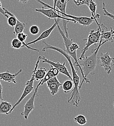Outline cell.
<instances>
[{
  "label": "cell",
  "mask_w": 114,
  "mask_h": 126,
  "mask_svg": "<svg viewBox=\"0 0 114 126\" xmlns=\"http://www.w3.org/2000/svg\"><path fill=\"white\" fill-rule=\"evenodd\" d=\"M57 27L59 30V32L62 37L63 40H64V44L65 46V51L73 58L74 60L75 65L79 67V70H80V66L78 63V60L77 56V50L80 48V47L79 45L73 41L72 39H71L69 38L68 36H66L65 35L64 32L61 29V27L59 25L58 20L57 23Z\"/></svg>",
  "instance_id": "obj_3"
},
{
  "label": "cell",
  "mask_w": 114,
  "mask_h": 126,
  "mask_svg": "<svg viewBox=\"0 0 114 126\" xmlns=\"http://www.w3.org/2000/svg\"><path fill=\"white\" fill-rule=\"evenodd\" d=\"M113 104H114V102H113Z\"/></svg>",
  "instance_id": "obj_32"
},
{
  "label": "cell",
  "mask_w": 114,
  "mask_h": 126,
  "mask_svg": "<svg viewBox=\"0 0 114 126\" xmlns=\"http://www.w3.org/2000/svg\"><path fill=\"white\" fill-rule=\"evenodd\" d=\"M68 1L69 0H58L56 4L55 8L53 7L52 8L60 15L63 13H66V7Z\"/></svg>",
  "instance_id": "obj_13"
},
{
  "label": "cell",
  "mask_w": 114,
  "mask_h": 126,
  "mask_svg": "<svg viewBox=\"0 0 114 126\" xmlns=\"http://www.w3.org/2000/svg\"><path fill=\"white\" fill-rule=\"evenodd\" d=\"M22 71V69H19L15 74H11L9 70H7L5 72L0 73V80H2L4 81L8 82H12L14 84L16 83V78Z\"/></svg>",
  "instance_id": "obj_11"
},
{
  "label": "cell",
  "mask_w": 114,
  "mask_h": 126,
  "mask_svg": "<svg viewBox=\"0 0 114 126\" xmlns=\"http://www.w3.org/2000/svg\"><path fill=\"white\" fill-rule=\"evenodd\" d=\"M100 65L102 66L107 74H110L114 65V57H111L109 53L101 52L98 57Z\"/></svg>",
  "instance_id": "obj_7"
},
{
  "label": "cell",
  "mask_w": 114,
  "mask_h": 126,
  "mask_svg": "<svg viewBox=\"0 0 114 126\" xmlns=\"http://www.w3.org/2000/svg\"><path fill=\"white\" fill-rule=\"evenodd\" d=\"M17 1L22 4H25L26 3H27V2L29 1V0H17Z\"/></svg>",
  "instance_id": "obj_29"
},
{
  "label": "cell",
  "mask_w": 114,
  "mask_h": 126,
  "mask_svg": "<svg viewBox=\"0 0 114 126\" xmlns=\"http://www.w3.org/2000/svg\"><path fill=\"white\" fill-rule=\"evenodd\" d=\"M1 101H2V100H1V98H0V102H1Z\"/></svg>",
  "instance_id": "obj_31"
},
{
  "label": "cell",
  "mask_w": 114,
  "mask_h": 126,
  "mask_svg": "<svg viewBox=\"0 0 114 126\" xmlns=\"http://www.w3.org/2000/svg\"><path fill=\"white\" fill-rule=\"evenodd\" d=\"M38 2L41 3L42 5L45 7H47L49 8L48 9H45L43 7L40 9H35V11L38 12H39L43 15L46 16L48 17L49 18H53V19H56V18H59V19H64L66 21H72L75 23H77L76 21L74 19L69 18L67 17H65L63 16H61L60 15H59L53 8L52 7L49 6L48 4L44 3V2L42 1L41 0H36Z\"/></svg>",
  "instance_id": "obj_6"
},
{
  "label": "cell",
  "mask_w": 114,
  "mask_h": 126,
  "mask_svg": "<svg viewBox=\"0 0 114 126\" xmlns=\"http://www.w3.org/2000/svg\"><path fill=\"white\" fill-rule=\"evenodd\" d=\"M41 59V56H39L38 57L37 60L36 62L35 63L34 68V69L33 70V73H32V75L31 78L29 80L27 81L25 83V88H24V91H23L22 94H21V96L19 97V98L18 99V100L16 102V103L13 106L11 110L9 112V114H10L12 112V111L14 110V109L15 108V107L17 106L18 104H19L21 103V102L23 100V99H24V98L27 95L29 94L33 91V89H34L33 82H34V80H35V78H34L35 73L36 70L37 69L38 64H39V62H40Z\"/></svg>",
  "instance_id": "obj_5"
},
{
  "label": "cell",
  "mask_w": 114,
  "mask_h": 126,
  "mask_svg": "<svg viewBox=\"0 0 114 126\" xmlns=\"http://www.w3.org/2000/svg\"><path fill=\"white\" fill-rule=\"evenodd\" d=\"M12 107L13 106L10 102L2 100L0 103V113L9 114Z\"/></svg>",
  "instance_id": "obj_14"
},
{
  "label": "cell",
  "mask_w": 114,
  "mask_h": 126,
  "mask_svg": "<svg viewBox=\"0 0 114 126\" xmlns=\"http://www.w3.org/2000/svg\"><path fill=\"white\" fill-rule=\"evenodd\" d=\"M41 80H40L39 83L37 85L35 90L31 96V97L27 100L26 103L24 106V110L21 113V115L23 116L25 119L27 120L28 118V116L30 113L33 111V110L34 109V100L35 96L37 94L38 92V89L39 86L41 85Z\"/></svg>",
  "instance_id": "obj_8"
},
{
  "label": "cell",
  "mask_w": 114,
  "mask_h": 126,
  "mask_svg": "<svg viewBox=\"0 0 114 126\" xmlns=\"http://www.w3.org/2000/svg\"><path fill=\"white\" fill-rule=\"evenodd\" d=\"M54 21H55L54 23L49 28L42 32L41 33V34L35 39L33 40V41H31V42H29L28 43H26L27 45L29 46V45L35 44L39 41H41L42 40H43L44 39L48 38L51 34V33L53 31V30L54 29V28L57 26V23L58 20H57L56 19H54Z\"/></svg>",
  "instance_id": "obj_12"
},
{
  "label": "cell",
  "mask_w": 114,
  "mask_h": 126,
  "mask_svg": "<svg viewBox=\"0 0 114 126\" xmlns=\"http://www.w3.org/2000/svg\"><path fill=\"white\" fill-rule=\"evenodd\" d=\"M46 83L47 87L52 95H54L58 93L59 88L62 85V84L58 80L56 76L49 79Z\"/></svg>",
  "instance_id": "obj_10"
},
{
  "label": "cell",
  "mask_w": 114,
  "mask_h": 126,
  "mask_svg": "<svg viewBox=\"0 0 114 126\" xmlns=\"http://www.w3.org/2000/svg\"><path fill=\"white\" fill-rule=\"evenodd\" d=\"M41 59L42 60V63H49L51 66L57 68L59 70V72L66 76L69 79H70V80H72V77L70 75L69 72H68L66 67L65 66V62H64L63 63H61L59 62L55 63L53 61H52L51 60H49V59H47L44 56H41Z\"/></svg>",
  "instance_id": "obj_9"
},
{
  "label": "cell",
  "mask_w": 114,
  "mask_h": 126,
  "mask_svg": "<svg viewBox=\"0 0 114 126\" xmlns=\"http://www.w3.org/2000/svg\"><path fill=\"white\" fill-rule=\"evenodd\" d=\"M102 41V39L101 38L98 47L92 49V54L90 55L84 56L81 60H78V63L81 68L80 71L82 77V81L79 86V90L81 88L84 82L86 83L90 82L89 79L87 78V76L89 74L95 75V69L98 62V51L100 47L107 42L106 41L103 42Z\"/></svg>",
  "instance_id": "obj_1"
},
{
  "label": "cell",
  "mask_w": 114,
  "mask_h": 126,
  "mask_svg": "<svg viewBox=\"0 0 114 126\" xmlns=\"http://www.w3.org/2000/svg\"><path fill=\"white\" fill-rule=\"evenodd\" d=\"M88 7L91 11V15H92V17L94 19L95 21L96 22V23L98 25L99 23H98L97 21V18H98L100 16L99 14H96V12L97 10V4L96 3L95 0H90Z\"/></svg>",
  "instance_id": "obj_15"
},
{
  "label": "cell",
  "mask_w": 114,
  "mask_h": 126,
  "mask_svg": "<svg viewBox=\"0 0 114 126\" xmlns=\"http://www.w3.org/2000/svg\"><path fill=\"white\" fill-rule=\"evenodd\" d=\"M105 3H104V1H103V6H102V10H103V15L104 16H108L110 18L113 19L114 20V15H113L112 14L109 13L108 11H107L106 8H105Z\"/></svg>",
  "instance_id": "obj_25"
},
{
  "label": "cell",
  "mask_w": 114,
  "mask_h": 126,
  "mask_svg": "<svg viewBox=\"0 0 114 126\" xmlns=\"http://www.w3.org/2000/svg\"><path fill=\"white\" fill-rule=\"evenodd\" d=\"M58 1V0H53V3H54V4H53V8H55V6H56V2H57V1Z\"/></svg>",
  "instance_id": "obj_30"
},
{
  "label": "cell",
  "mask_w": 114,
  "mask_h": 126,
  "mask_svg": "<svg viewBox=\"0 0 114 126\" xmlns=\"http://www.w3.org/2000/svg\"><path fill=\"white\" fill-rule=\"evenodd\" d=\"M26 26V23L21 22L19 20L17 19L16 25L15 26L14 30L13 32L14 34L16 35L18 33L23 32Z\"/></svg>",
  "instance_id": "obj_19"
},
{
  "label": "cell",
  "mask_w": 114,
  "mask_h": 126,
  "mask_svg": "<svg viewBox=\"0 0 114 126\" xmlns=\"http://www.w3.org/2000/svg\"><path fill=\"white\" fill-rule=\"evenodd\" d=\"M62 88L63 90L65 93H67L69 92L70 90H72L74 84L72 80H67L65 81L62 84Z\"/></svg>",
  "instance_id": "obj_20"
},
{
  "label": "cell",
  "mask_w": 114,
  "mask_h": 126,
  "mask_svg": "<svg viewBox=\"0 0 114 126\" xmlns=\"http://www.w3.org/2000/svg\"><path fill=\"white\" fill-rule=\"evenodd\" d=\"M74 3L77 6H80L83 4H85L88 6L90 0H73Z\"/></svg>",
  "instance_id": "obj_24"
},
{
  "label": "cell",
  "mask_w": 114,
  "mask_h": 126,
  "mask_svg": "<svg viewBox=\"0 0 114 126\" xmlns=\"http://www.w3.org/2000/svg\"><path fill=\"white\" fill-rule=\"evenodd\" d=\"M47 73V69L44 67H40L35 71L34 78L37 81L41 80L45 76Z\"/></svg>",
  "instance_id": "obj_18"
},
{
  "label": "cell",
  "mask_w": 114,
  "mask_h": 126,
  "mask_svg": "<svg viewBox=\"0 0 114 126\" xmlns=\"http://www.w3.org/2000/svg\"><path fill=\"white\" fill-rule=\"evenodd\" d=\"M29 30H30V33L32 34L36 35L38 33V32H39V28L37 26L33 25L30 27Z\"/></svg>",
  "instance_id": "obj_26"
},
{
  "label": "cell",
  "mask_w": 114,
  "mask_h": 126,
  "mask_svg": "<svg viewBox=\"0 0 114 126\" xmlns=\"http://www.w3.org/2000/svg\"><path fill=\"white\" fill-rule=\"evenodd\" d=\"M42 43L44 44V47L42 48V51L44 52L47 49H52L54 50L55 51H58L61 54H62L63 56H65L66 59L67 60L68 62L69 63V64L70 65V66L71 67V72H72V81L74 84H78L80 83V78L79 76V75L77 74V71H76L74 66L73 65V63H72L71 59V56L69 55L66 51L65 49H63L61 48L56 47L53 46H52L51 45H49L45 41H43Z\"/></svg>",
  "instance_id": "obj_4"
},
{
  "label": "cell",
  "mask_w": 114,
  "mask_h": 126,
  "mask_svg": "<svg viewBox=\"0 0 114 126\" xmlns=\"http://www.w3.org/2000/svg\"><path fill=\"white\" fill-rule=\"evenodd\" d=\"M0 13L3 15L4 16H5L6 18H8L9 16H8L7 14H6L4 11V10L3 9V8L2 7V4H1V2L0 0Z\"/></svg>",
  "instance_id": "obj_27"
},
{
  "label": "cell",
  "mask_w": 114,
  "mask_h": 126,
  "mask_svg": "<svg viewBox=\"0 0 114 126\" xmlns=\"http://www.w3.org/2000/svg\"><path fill=\"white\" fill-rule=\"evenodd\" d=\"M56 76L55 75V74L53 73V66H50V67L49 68V70L48 71V72H47L46 74L45 75V76L44 77V78L43 79H41V85H43L45 82H46L49 79L55 77Z\"/></svg>",
  "instance_id": "obj_21"
},
{
  "label": "cell",
  "mask_w": 114,
  "mask_h": 126,
  "mask_svg": "<svg viewBox=\"0 0 114 126\" xmlns=\"http://www.w3.org/2000/svg\"><path fill=\"white\" fill-rule=\"evenodd\" d=\"M2 91H3V88L2 86V85L0 81V98H1V100H3V96H2Z\"/></svg>",
  "instance_id": "obj_28"
},
{
  "label": "cell",
  "mask_w": 114,
  "mask_h": 126,
  "mask_svg": "<svg viewBox=\"0 0 114 126\" xmlns=\"http://www.w3.org/2000/svg\"><path fill=\"white\" fill-rule=\"evenodd\" d=\"M11 47L15 49H20L24 47V46L19 39H18L17 38H15L12 40Z\"/></svg>",
  "instance_id": "obj_23"
},
{
  "label": "cell",
  "mask_w": 114,
  "mask_h": 126,
  "mask_svg": "<svg viewBox=\"0 0 114 126\" xmlns=\"http://www.w3.org/2000/svg\"><path fill=\"white\" fill-rule=\"evenodd\" d=\"M27 37V34H26V33H25L24 32H20V33H18L17 35H16V38L19 39L23 44V45L24 46V47H26L27 48L29 49H31V50H34V51H36L37 52H39V50L37 49V48H33V47H30L29 46L27 45V44L25 42V41L26 40V38Z\"/></svg>",
  "instance_id": "obj_17"
},
{
  "label": "cell",
  "mask_w": 114,
  "mask_h": 126,
  "mask_svg": "<svg viewBox=\"0 0 114 126\" xmlns=\"http://www.w3.org/2000/svg\"><path fill=\"white\" fill-rule=\"evenodd\" d=\"M74 120L80 125H83L87 123L86 117L82 114H79L75 116L74 118Z\"/></svg>",
  "instance_id": "obj_22"
},
{
  "label": "cell",
  "mask_w": 114,
  "mask_h": 126,
  "mask_svg": "<svg viewBox=\"0 0 114 126\" xmlns=\"http://www.w3.org/2000/svg\"><path fill=\"white\" fill-rule=\"evenodd\" d=\"M110 31L104 32L102 34L101 38L106 42H114V30L112 29V27H110Z\"/></svg>",
  "instance_id": "obj_16"
},
{
  "label": "cell",
  "mask_w": 114,
  "mask_h": 126,
  "mask_svg": "<svg viewBox=\"0 0 114 126\" xmlns=\"http://www.w3.org/2000/svg\"><path fill=\"white\" fill-rule=\"evenodd\" d=\"M98 25V28L96 31H94V30H92L89 32V34L86 39V43L84 47L81 49L80 56L78 59V60H81L84 57V54L86 51L88 49L89 47L92 45H96L98 42H99L103 33L105 32L108 31V28L104 24H101V22Z\"/></svg>",
  "instance_id": "obj_2"
}]
</instances>
